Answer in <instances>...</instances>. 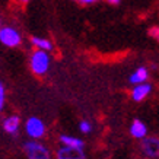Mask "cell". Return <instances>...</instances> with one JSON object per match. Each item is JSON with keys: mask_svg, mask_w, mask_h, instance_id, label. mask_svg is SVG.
Returning a JSON list of instances; mask_svg holds the SVG:
<instances>
[{"mask_svg": "<svg viewBox=\"0 0 159 159\" xmlns=\"http://www.w3.org/2000/svg\"><path fill=\"white\" fill-rule=\"evenodd\" d=\"M50 66H51V56L48 51H44V50L32 51L31 57H29V67L34 75H37V76L47 75L50 70Z\"/></svg>", "mask_w": 159, "mask_h": 159, "instance_id": "6da1fadb", "label": "cell"}, {"mask_svg": "<svg viewBox=\"0 0 159 159\" xmlns=\"http://www.w3.org/2000/svg\"><path fill=\"white\" fill-rule=\"evenodd\" d=\"M24 153L26 159H53V153L47 145H44L39 140L29 139L24 142Z\"/></svg>", "mask_w": 159, "mask_h": 159, "instance_id": "7a4b0ae2", "label": "cell"}, {"mask_svg": "<svg viewBox=\"0 0 159 159\" xmlns=\"http://www.w3.org/2000/svg\"><path fill=\"white\" fill-rule=\"evenodd\" d=\"M25 134L32 140H41L47 134V125L38 117H29L24 124Z\"/></svg>", "mask_w": 159, "mask_h": 159, "instance_id": "3957f363", "label": "cell"}, {"mask_svg": "<svg viewBox=\"0 0 159 159\" xmlns=\"http://www.w3.org/2000/svg\"><path fill=\"white\" fill-rule=\"evenodd\" d=\"M0 44L7 48H16L22 44V35L13 26H2L0 28Z\"/></svg>", "mask_w": 159, "mask_h": 159, "instance_id": "277c9868", "label": "cell"}, {"mask_svg": "<svg viewBox=\"0 0 159 159\" xmlns=\"http://www.w3.org/2000/svg\"><path fill=\"white\" fill-rule=\"evenodd\" d=\"M140 150L148 159H159V136H146L140 140Z\"/></svg>", "mask_w": 159, "mask_h": 159, "instance_id": "5b68a950", "label": "cell"}, {"mask_svg": "<svg viewBox=\"0 0 159 159\" xmlns=\"http://www.w3.org/2000/svg\"><path fill=\"white\" fill-rule=\"evenodd\" d=\"M56 159H86V155L83 149L77 148H69V146H60L56 150Z\"/></svg>", "mask_w": 159, "mask_h": 159, "instance_id": "8992f818", "label": "cell"}, {"mask_svg": "<svg viewBox=\"0 0 159 159\" xmlns=\"http://www.w3.org/2000/svg\"><path fill=\"white\" fill-rule=\"evenodd\" d=\"M152 85L149 82L139 83V85H133V89L130 91V98L134 102H142L152 93Z\"/></svg>", "mask_w": 159, "mask_h": 159, "instance_id": "52a82bcc", "label": "cell"}, {"mask_svg": "<svg viewBox=\"0 0 159 159\" xmlns=\"http://www.w3.org/2000/svg\"><path fill=\"white\" fill-rule=\"evenodd\" d=\"M129 131H130L131 137L136 139V140H143L146 136H148V133H149L146 123L145 121H142V120H139V118H134V120L131 121Z\"/></svg>", "mask_w": 159, "mask_h": 159, "instance_id": "ba28073f", "label": "cell"}, {"mask_svg": "<svg viewBox=\"0 0 159 159\" xmlns=\"http://www.w3.org/2000/svg\"><path fill=\"white\" fill-rule=\"evenodd\" d=\"M2 125H3V130H5L7 134L16 136L18 133H19V130H20L22 120H20L19 116H15V114H12V116L6 117L5 120H3Z\"/></svg>", "mask_w": 159, "mask_h": 159, "instance_id": "9c48e42d", "label": "cell"}, {"mask_svg": "<svg viewBox=\"0 0 159 159\" xmlns=\"http://www.w3.org/2000/svg\"><path fill=\"white\" fill-rule=\"evenodd\" d=\"M58 142L61 146H69V148H77V149H83L85 148V142L80 137L70 134H60L58 136Z\"/></svg>", "mask_w": 159, "mask_h": 159, "instance_id": "30bf717a", "label": "cell"}, {"mask_svg": "<svg viewBox=\"0 0 159 159\" xmlns=\"http://www.w3.org/2000/svg\"><path fill=\"white\" fill-rule=\"evenodd\" d=\"M148 79H149V70H148V67L140 66V67H137L134 72L130 75L129 82H130L131 85H139V83L148 82Z\"/></svg>", "mask_w": 159, "mask_h": 159, "instance_id": "8fae6325", "label": "cell"}, {"mask_svg": "<svg viewBox=\"0 0 159 159\" xmlns=\"http://www.w3.org/2000/svg\"><path fill=\"white\" fill-rule=\"evenodd\" d=\"M31 44L34 45L37 50H44V51H53L54 45L48 38H43V37H31Z\"/></svg>", "mask_w": 159, "mask_h": 159, "instance_id": "7c38bea8", "label": "cell"}, {"mask_svg": "<svg viewBox=\"0 0 159 159\" xmlns=\"http://www.w3.org/2000/svg\"><path fill=\"white\" fill-rule=\"evenodd\" d=\"M92 130H93V125L89 120H80L79 123V131L82 133V134H91Z\"/></svg>", "mask_w": 159, "mask_h": 159, "instance_id": "4fadbf2b", "label": "cell"}, {"mask_svg": "<svg viewBox=\"0 0 159 159\" xmlns=\"http://www.w3.org/2000/svg\"><path fill=\"white\" fill-rule=\"evenodd\" d=\"M5 105H6V88L3 83L0 82V112L5 110Z\"/></svg>", "mask_w": 159, "mask_h": 159, "instance_id": "5bb4252c", "label": "cell"}, {"mask_svg": "<svg viewBox=\"0 0 159 159\" xmlns=\"http://www.w3.org/2000/svg\"><path fill=\"white\" fill-rule=\"evenodd\" d=\"M150 35H152L153 38L159 39V28H158V26H155V28L150 29Z\"/></svg>", "mask_w": 159, "mask_h": 159, "instance_id": "9a60e30c", "label": "cell"}, {"mask_svg": "<svg viewBox=\"0 0 159 159\" xmlns=\"http://www.w3.org/2000/svg\"><path fill=\"white\" fill-rule=\"evenodd\" d=\"M82 5H93V3H97V2H99V0H79Z\"/></svg>", "mask_w": 159, "mask_h": 159, "instance_id": "2e32d148", "label": "cell"}, {"mask_svg": "<svg viewBox=\"0 0 159 159\" xmlns=\"http://www.w3.org/2000/svg\"><path fill=\"white\" fill-rule=\"evenodd\" d=\"M107 2H108L110 5H118V3H120L121 0H107Z\"/></svg>", "mask_w": 159, "mask_h": 159, "instance_id": "e0dca14e", "label": "cell"}, {"mask_svg": "<svg viewBox=\"0 0 159 159\" xmlns=\"http://www.w3.org/2000/svg\"><path fill=\"white\" fill-rule=\"evenodd\" d=\"M19 2H20V3H24V5H25V3H28L29 0H19Z\"/></svg>", "mask_w": 159, "mask_h": 159, "instance_id": "ac0fdd59", "label": "cell"}, {"mask_svg": "<svg viewBox=\"0 0 159 159\" xmlns=\"http://www.w3.org/2000/svg\"><path fill=\"white\" fill-rule=\"evenodd\" d=\"M0 28H2V20H0Z\"/></svg>", "mask_w": 159, "mask_h": 159, "instance_id": "d6986e66", "label": "cell"}, {"mask_svg": "<svg viewBox=\"0 0 159 159\" xmlns=\"http://www.w3.org/2000/svg\"><path fill=\"white\" fill-rule=\"evenodd\" d=\"M139 159H148V158H139Z\"/></svg>", "mask_w": 159, "mask_h": 159, "instance_id": "ffe728a7", "label": "cell"}]
</instances>
